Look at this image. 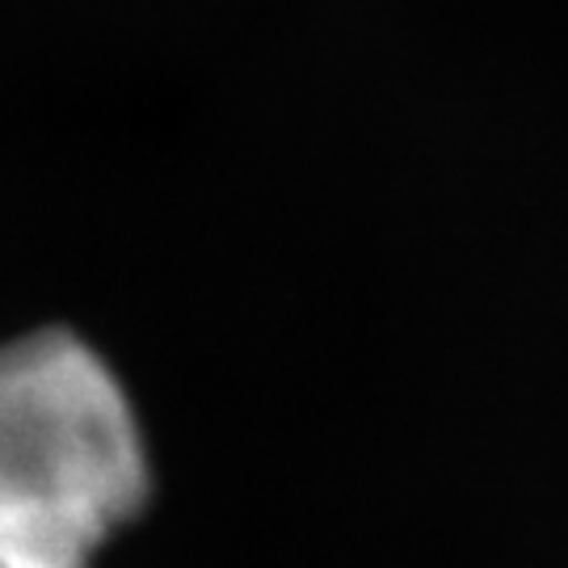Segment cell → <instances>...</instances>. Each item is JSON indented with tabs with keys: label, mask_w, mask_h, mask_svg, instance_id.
Returning <instances> with one entry per match:
<instances>
[{
	"label": "cell",
	"mask_w": 568,
	"mask_h": 568,
	"mask_svg": "<svg viewBox=\"0 0 568 568\" xmlns=\"http://www.w3.org/2000/svg\"><path fill=\"white\" fill-rule=\"evenodd\" d=\"M148 501V450L114 371L68 333L0 345V568H89Z\"/></svg>",
	"instance_id": "1"
}]
</instances>
